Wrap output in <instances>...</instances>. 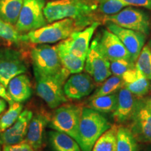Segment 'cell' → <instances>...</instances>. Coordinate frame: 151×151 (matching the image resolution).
<instances>
[{"label": "cell", "mask_w": 151, "mask_h": 151, "mask_svg": "<svg viewBox=\"0 0 151 151\" xmlns=\"http://www.w3.org/2000/svg\"><path fill=\"white\" fill-rule=\"evenodd\" d=\"M97 6L98 0H55L45 6L44 15L50 23L65 18L73 19L78 30H81L96 22Z\"/></svg>", "instance_id": "obj_1"}, {"label": "cell", "mask_w": 151, "mask_h": 151, "mask_svg": "<svg viewBox=\"0 0 151 151\" xmlns=\"http://www.w3.org/2000/svg\"><path fill=\"white\" fill-rule=\"evenodd\" d=\"M111 127L101 113L90 107H83L77 141L81 151H91L97 139Z\"/></svg>", "instance_id": "obj_2"}, {"label": "cell", "mask_w": 151, "mask_h": 151, "mask_svg": "<svg viewBox=\"0 0 151 151\" xmlns=\"http://www.w3.org/2000/svg\"><path fill=\"white\" fill-rule=\"evenodd\" d=\"M36 79L37 93L50 109H55L67 102L64 85L70 73L62 67L58 73L43 75L34 72Z\"/></svg>", "instance_id": "obj_3"}, {"label": "cell", "mask_w": 151, "mask_h": 151, "mask_svg": "<svg viewBox=\"0 0 151 151\" xmlns=\"http://www.w3.org/2000/svg\"><path fill=\"white\" fill-rule=\"evenodd\" d=\"M76 30L78 28L74 20L65 18L22 35V41L33 44L54 43L65 40Z\"/></svg>", "instance_id": "obj_4"}, {"label": "cell", "mask_w": 151, "mask_h": 151, "mask_svg": "<svg viewBox=\"0 0 151 151\" xmlns=\"http://www.w3.org/2000/svg\"><path fill=\"white\" fill-rule=\"evenodd\" d=\"M82 108L77 104L60 106L54 111L48 126L52 129L67 134L77 141Z\"/></svg>", "instance_id": "obj_5"}, {"label": "cell", "mask_w": 151, "mask_h": 151, "mask_svg": "<svg viewBox=\"0 0 151 151\" xmlns=\"http://www.w3.org/2000/svg\"><path fill=\"white\" fill-rule=\"evenodd\" d=\"M46 0H23L16 25L20 33H27L46 25L44 15Z\"/></svg>", "instance_id": "obj_6"}, {"label": "cell", "mask_w": 151, "mask_h": 151, "mask_svg": "<svg viewBox=\"0 0 151 151\" xmlns=\"http://www.w3.org/2000/svg\"><path fill=\"white\" fill-rule=\"evenodd\" d=\"M34 72L43 75H51L62 69L56 46L37 44L30 51Z\"/></svg>", "instance_id": "obj_7"}, {"label": "cell", "mask_w": 151, "mask_h": 151, "mask_svg": "<svg viewBox=\"0 0 151 151\" xmlns=\"http://www.w3.org/2000/svg\"><path fill=\"white\" fill-rule=\"evenodd\" d=\"M129 129L138 142L151 145V99H138Z\"/></svg>", "instance_id": "obj_8"}, {"label": "cell", "mask_w": 151, "mask_h": 151, "mask_svg": "<svg viewBox=\"0 0 151 151\" xmlns=\"http://www.w3.org/2000/svg\"><path fill=\"white\" fill-rule=\"evenodd\" d=\"M104 22H112L120 27L147 35L150 32V21L144 12L132 7H126L118 14L106 16Z\"/></svg>", "instance_id": "obj_9"}, {"label": "cell", "mask_w": 151, "mask_h": 151, "mask_svg": "<svg viewBox=\"0 0 151 151\" xmlns=\"http://www.w3.org/2000/svg\"><path fill=\"white\" fill-rule=\"evenodd\" d=\"M84 69L97 83H103L111 76L110 61L100 50L98 37L94 39L90 44Z\"/></svg>", "instance_id": "obj_10"}, {"label": "cell", "mask_w": 151, "mask_h": 151, "mask_svg": "<svg viewBox=\"0 0 151 151\" xmlns=\"http://www.w3.org/2000/svg\"><path fill=\"white\" fill-rule=\"evenodd\" d=\"M27 71L21 52L10 48H0V83L7 88L9 81Z\"/></svg>", "instance_id": "obj_11"}, {"label": "cell", "mask_w": 151, "mask_h": 151, "mask_svg": "<svg viewBox=\"0 0 151 151\" xmlns=\"http://www.w3.org/2000/svg\"><path fill=\"white\" fill-rule=\"evenodd\" d=\"M99 22H94L86 29L74 31L69 37L59 43L70 53L81 59H86L90 48V43Z\"/></svg>", "instance_id": "obj_12"}, {"label": "cell", "mask_w": 151, "mask_h": 151, "mask_svg": "<svg viewBox=\"0 0 151 151\" xmlns=\"http://www.w3.org/2000/svg\"><path fill=\"white\" fill-rule=\"evenodd\" d=\"M106 23L107 29L120 39L129 52L132 60L135 62L144 46L146 35L139 32L121 27L112 22Z\"/></svg>", "instance_id": "obj_13"}, {"label": "cell", "mask_w": 151, "mask_h": 151, "mask_svg": "<svg viewBox=\"0 0 151 151\" xmlns=\"http://www.w3.org/2000/svg\"><path fill=\"white\" fill-rule=\"evenodd\" d=\"M94 80L88 73H73L64 85V92L69 99L78 100L92 92L94 89Z\"/></svg>", "instance_id": "obj_14"}, {"label": "cell", "mask_w": 151, "mask_h": 151, "mask_svg": "<svg viewBox=\"0 0 151 151\" xmlns=\"http://www.w3.org/2000/svg\"><path fill=\"white\" fill-rule=\"evenodd\" d=\"M98 41L100 50L110 62L122 59L132 61L129 52L122 41L108 29L104 30L101 37L98 38Z\"/></svg>", "instance_id": "obj_15"}, {"label": "cell", "mask_w": 151, "mask_h": 151, "mask_svg": "<svg viewBox=\"0 0 151 151\" xmlns=\"http://www.w3.org/2000/svg\"><path fill=\"white\" fill-rule=\"evenodd\" d=\"M33 115L32 111L29 109L22 111L14 124L0 132V145H12L24 141Z\"/></svg>", "instance_id": "obj_16"}, {"label": "cell", "mask_w": 151, "mask_h": 151, "mask_svg": "<svg viewBox=\"0 0 151 151\" xmlns=\"http://www.w3.org/2000/svg\"><path fill=\"white\" fill-rule=\"evenodd\" d=\"M138 99L127 88L122 87L118 94V103L113 117L117 124L130 121L137 108Z\"/></svg>", "instance_id": "obj_17"}, {"label": "cell", "mask_w": 151, "mask_h": 151, "mask_svg": "<svg viewBox=\"0 0 151 151\" xmlns=\"http://www.w3.org/2000/svg\"><path fill=\"white\" fill-rule=\"evenodd\" d=\"M50 118L46 113H38L33 115L28 126L24 141L27 142L36 151L41 148L45 128L48 125Z\"/></svg>", "instance_id": "obj_18"}, {"label": "cell", "mask_w": 151, "mask_h": 151, "mask_svg": "<svg viewBox=\"0 0 151 151\" xmlns=\"http://www.w3.org/2000/svg\"><path fill=\"white\" fill-rule=\"evenodd\" d=\"M6 89L14 102H24L29 99L32 94L31 82L29 77L24 73L16 76L11 79Z\"/></svg>", "instance_id": "obj_19"}, {"label": "cell", "mask_w": 151, "mask_h": 151, "mask_svg": "<svg viewBox=\"0 0 151 151\" xmlns=\"http://www.w3.org/2000/svg\"><path fill=\"white\" fill-rule=\"evenodd\" d=\"M121 78L123 81V87L135 96L142 97L148 92L150 87L149 80L136 67L126 71Z\"/></svg>", "instance_id": "obj_20"}, {"label": "cell", "mask_w": 151, "mask_h": 151, "mask_svg": "<svg viewBox=\"0 0 151 151\" xmlns=\"http://www.w3.org/2000/svg\"><path fill=\"white\" fill-rule=\"evenodd\" d=\"M48 140L54 151H81L74 139L67 134L52 129L48 132Z\"/></svg>", "instance_id": "obj_21"}, {"label": "cell", "mask_w": 151, "mask_h": 151, "mask_svg": "<svg viewBox=\"0 0 151 151\" xmlns=\"http://www.w3.org/2000/svg\"><path fill=\"white\" fill-rule=\"evenodd\" d=\"M56 48L62 67L69 71V73L73 74L81 73L83 70L86 60L74 56L62 47L60 43L57 45Z\"/></svg>", "instance_id": "obj_22"}, {"label": "cell", "mask_w": 151, "mask_h": 151, "mask_svg": "<svg viewBox=\"0 0 151 151\" xmlns=\"http://www.w3.org/2000/svg\"><path fill=\"white\" fill-rule=\"evenodd\" d=\"M23 0H0V18L16 25L21 11Z\"/></svg>", "instance_id": "obj_23"}, {"label": "cell", "mask_w": 151, "mask_h": 151, "mask_svg": "<svg viewBox=\"0 0 151 151\" xmlns=\"http://www.w3.org/2000/svg\"><path fill=\"white\" fill-rule=\"evenodd\" d=\"M118 103V94L113 93L109 95L91 97L88 106L90 108L101 113H113Z\"/></svg>", "instance_id": "obj_24"}, {"label": "cell", "mask_w": 151, "mask_h": 151, "mask_svg": "<svg viewBox=\"0 0 151 151\" xmlns=\"http://www.w3.org/2000/svg\"><path fill=\"white\" fill-rule=\"evenodd\" d=\"M118 125L113 124L94 143L91 151H116Z\"/></svg>", "instance_id": "obj_25"}, {"label": "cell", "mask_w": 151, "mask_h": 151, "mask_svg": "<svg viewBox=\"0 0 151 151\" xmlns=\"http://www.w3.org/2000/svg\"><path fill=\"white\" fill-rule=\"evenodd\" d=\"M138 143L129 127L119 126L117 134L116 151H139Z\"/></svg>", "instance_id": "obj_26"}, {"label": "cell", "mask_w": 151, "mask_h": 151, "mask_svg": "<svg viewBox=\"0 0 151 151\" xmlns=\"http://www.w3.org/2000/svg\"><path fill=\"white\" fill-rule=\"evenodd\" d=\"M23 105L22 103L14 102L9 105V108L0 118V132L10 127L18 118L22 112Z\"/></svg>", "instance_id": "obj_27"}, {"label": "cell", "mask_w": 151, "mask_h": 151, "mask_svg": "<svg viewBox=\"0 0 151 151\" xmlns=\"http://www.w3.org/2000/svg\"><path fill=\"white\" fill-rule=\"evenodd\" d=\"M127 6L121 0H98L97 14L101 15L104 19L106 16L118 14Z\"/></svg>", "instance_id": "obj_28"}, {"label": "cell", "mask_w": 151, "mask_h": 151, "mask_svg": "<svg viewBox=\"0 0 151 151\" xmlns=\"http://www.w3.org/2000/svg\"><path fill=\"white\" fill-rule=\"evenodd\" d=\"M135 67L148 80H151V50L148 45L142 50L135 62Z\"/></svg>", "instance_id": "obj_29"}, {"label": "cell", "mask_w": 151, "mask_h": 151, "mask_svg": "<svg viewBox=\"0 0 151 151\" xmlns=\"http://www.w3.org/2000/svg\"><path fill=\"white\" fill-rule=\"evenodd\" d=\"M122 87H123V81L121 77L113 76L109 77L106 80L104 81L103 84L96 90L92 97H94L113 94Z\"/></svg>", "instance_id": "obj_30"}, {"label": "cell", "mask_w": 151, "mask_h": 151, "mask_svg": "<svg viewBox=\"0 0 151 151\" xmlns=\"http://www.w3.org/2000/svg\"><path fill=\"white\" fill-rule=\"evenodd\" d=\"M0 38L9 43L18 44L23 42L21 35L13 24L5 22L0 18Z\"/></svg>", "instance_id": "obj_31"}, {"label": "cell", "mask_w": 151, "mask_h": 151, "mask_svg": "<svg viewBox=\"0 0 151 151\" xmlns=\"http://www.w3.org/2000/svg\"><path fill=\"white\" fill-rule=\"evenodd\" d=\"M135 67V63L131 60H117L110 62V70L114 76L121 77L126 71Z\"/></svg>", "instance_id": "obj_32"}, {"label": "cell", "mask_w": 151, "mask_h": 151, "mask_svg": "<svg viewBox=\"0 0 151 151\" xmlns=\"http://www.w3.org/2000/svg\"><path fill=\"white\" fill-rule=\"evenodd\" d=\"M1 151H36L26 141L12 145H4Z\"/></svg>", "instance_id": "obj_33"}, {"label": "cell", "mask_w": 151, "mask_h": 151, "mask_svg": "<svg viewBox=\"0 0 151 151\" xmlns=\"http://www.w3.org/2000/svg\"><path fill=\"white\" fill-rule=\"evenodd\" d=\"M127 6H135L151 10V0H121Z\"/></svg>", "instance_id": "obj_34"}, {"label": "cell", "mask_w": 151, "mask_h": 151, "mask_svg": "<svg viewBox=\"0 0 151 151\" xmlns=\"http://www.w3.org/2000/svg\"><path fill=\"white\" fill-rule=\"evenodd\" d=\"M0 97L2 98L9 104V105L12 104L13 103H14V100L12 99V98L10 97L8 91H7L6 88L4 86L3 84H1L0 83Z\"/></svg>", "instance_id": "obj_35"}, {"label": "cell", "mask_w": 151, "mask_h": 151, "mask_svg": "<svg viewBox=\"0 0 151 151\" xmlns=\"http://www.w3.org/2000/svg\"><path fill=\"white\" fill-rule=\"evenodd\" d=\"M7 101L0 97V115L6 110L7 106Z\"/></svg>", "instance_id": "obj_36"}, {"label": "cell", "mask_w": 151, "mask_h": 151, "mask_svg": "<svg viewBox=\"0 0 151 151\" xmlns=\"http://www.w3.org/2000/svg\"><path fill=\"white\" fill-rule=\"evenodd\" d=\"M147 45H148V46H149V48H150V50H151V39H150V41H148V44H147Z\"/></svg>", "instance_id": "obj_37"}, {"label": "cell", "mask_w": 151, "mask_h": 151, "mask_svg": "<svg viewBox=\"0 0 151 151\" xmlns=\"http://www.w3.org/2000/svg\"><path fill=\"white\" fill-rule=\"evenodd\" d=\"M143 151H151V149H146V150H144Z\"/></svg>", "instance_id": "obj_38"}, {"label": "cell", "mask_w": 151, "mask_h": 151, "mask_svg": "<svg viewBox=\"0 0 151 151\" xmlns=\"http://www.w3.org/2000/svg\"><path fill=\"white\" fill-rule=\"evenodd\" d=\"M0 151H1V149H0Z\"/></svg>", "instance_id": "obj_39"}]
</instances>
